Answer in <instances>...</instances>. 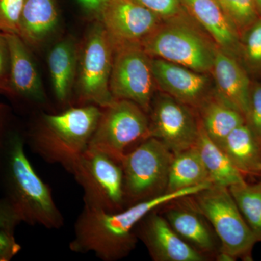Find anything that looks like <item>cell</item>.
<instances>
[{"mask_svg":"<svg viewBox=\"0 0 261 261\" xmlns=\"http://www.w3.org/2000/svg\"><path fill=\"white\" fill-rule=\"evenodd\" d=\"M256 1L257 8H258L259 11H260L261 14V0H255Z\"/></svg>","mask_w":261,"mask_h":261,"instance_id":"e575fe53","label":"cell"},{"mask_svg":"<svg viewBox=\"0 0 261 261\" xmlns=\"http://www.w3.org/2000/svg\"><path fill=\"white\" fill-rule=\"evenodd\" d=\"M58 23L56 0H25L18 36L29 47H37L56 32Z\"/></svg>","mask_w":261,"mask_h":261,"instance_id":"d6986e66","label":"cell"},{"mask_svg":"<svg viewBox=\"0 0 261 261\" xmlns=\"http://www.w3.org/2000/svg\"><path fill=\"white\" fill-rule=\"evenodd\" d=\"M84 192V205L116 212L126 202L121 161L89 146L71 172Z\"/></svg>","mask_w":261,"mask_h":261,"instance_id":"52a82bcc","label":"cell"},{"mask_svg":"<svg viewBox=\"0 0 261 261\" xmlns=\"http://www.w3.org/2000/svg\"><path fill=\"white\" fill-rule=\"evenodd\" d=\"M195 147L213 185L229 188L245 182L243 173L233 164L224 149L211 140L200 123Z\"/></svg>","mask_w":261,"mask_h":261,"instance_id":"44dd1931","label":"cell"},{"mask_svg":"<svg viewBox=\"0 0 261 261\" xmlns=\"http://www.w3.org/2000/svg\"><path fill=\"white\" fill-rule=\"evenodd\" d=\"M112 40L100 21H94L79 45L75 88L78 101L103 108L115 100L110 90Z\"/></svg>","mask_w":261,"mask_h":261,"instance_id":"8992f818","label":"cell"},{"mask_svg":"<svg viewBox=\"0 0 261 261\" xmlns=\"http://www.w3.org/2000/svg\"><path fill=\"white\" fill-rule=\"evenodd\" d=\"M197 111L201 126L211 140L221 147L228 135L245 123L243 114L215 92Z\"/></svg>","mask_w":261,"mask_h":261,"instance_id":"ffe728a7","label":"cell"},{"mask_svg":"<svg viewBox=\"0 0 261 261\" xmlns=\"http://www.w3.org/2000/svg\"><path fill=\"white\" fill-rule=\"evenodd\" d=\"M189 15L216 45L240 61L241 38L216 0H181ZM241 62V61H240Z\"/></svg>","mask_w":261,"mask_h":261,"instance_id":"e0dca14e","label":"cell"},{"mask_svg":"<svg viewBox=\"0 0 261 261\" xmlns=\"http://www.w3.org/2000/svg\"><path fill=\"white\" fill-rule=\"evenodd\" d=\"M20 245L15 241L12 231L0 230V261L10 260L20 251Z\"/></svg>","mask_w":261,"mask_h":261,"instance_id":"1f68e13d","label":"cell"},{"mask_svg":"<svg viewBox=\"0 0 261 261\" xmlns=\"http://www.w3.org/2000/svg\"><path fill=\"white\" fill-rule=\"evenodd\" d=\"M20 221L18 215L8 200L0 202V230L12 231Z\"/></svg>","mask_w":261,"mask_h":261,"instance_id":"d6a6232c","label":"cell"},{"mask_svg":"<svg viewBox=\"0 0 261 261\" xmlns=\"http://www.w3.org/2000/svg\"><path fill=\"white\" fill-rule=\"evenodd\" d=\"M192 205L214 228L221 251L236 260H251L256 239L227 187L212 186L192 195Z\"/></svg>","mask_w":261,"mask_h":261,"instance_id":"5b68a950","label":"cell"},{"mask_svg":"<svg viewBox=\"0 0 261 261\" xmlns=\"http://www.w3.org/2000/svg\"><path fill=\"white\" fill-rule=\"evenodd\" d=\"M162 20L174 18L186 13L181 0H134Z\"/></svg>","mask_w":261,"mask_h":261,"instance_id":"f546056e","label":"cell"},{"mask_svg":"<svg viewBox=\"0 0 261 261\" xmlns=\"http://www.w3.org/2000/svg\"><path fill=\"white\" fill-rule=\"evenodd\" d=\"M240 38L261 17L255 0H216Z\"/></svg>","mask_w":261,"mask_h":261,"instance_id":"484cf974","label":"cell"},{"mask_svg":"<svg viewBox=\"0 0 261 261\" xmlns=\"http://www.w3.org/2000/svg\"><path fill=\"white\" fill-rule=\"evenodd\" d=\"M141 47L161 58L211 74L218 46L188 13L162 20Z\"/></svg>","mask_w":261,"mask_h":261,"instance_id":"277c9868","label":"cell"},{"mask_svg":"<svg viewBox=\"0 0 261 261\" xmlns=\"http://www.w3.org/2000/svg\"><path fill=\"white\" fill-rule=\"evenodd\" d=\"M173 207L166 212L165 219L187 243L200 252H211L216 248L214 237L203 216L193 206Z\"/></svg>","mask_w":261,"mask_h":261,"instance_id":"7402d4cb","label":"cell"},{"mask_svg":"<svg viewBox=\"0 0 261 261\" xmlns=\"http://www.w3.org/2000/svg\"><path fill=\"white\" fill-rule=\"evenodd\" d=\"M260 184L261 185V173H260Z\"/></svg>","mask_w":261,"mask_h":261,"instance_id":"d590c367","label":"cell"},{"mask_svg":"<svg viewBox=\"0 0 261 261\" xmlns=\"http://www.w3.org/2000/svg\"><path fill=\"white\" fill-rule=\"evenodd\" d=\"M240 60L254 74H261V17L241 36Z\"/></svg>","mask_w":261,"mask_h":261,"instance_id":"4316f807","label":"cell"},{"mask_svg":"<svg viewBox=\"0 0 261 261\" xmlns=\"http://www.w3.org/2000/svg\"><path fill=\"white\" fill-rule=\"evenodd\" d=\"M149 114V137L161 141L173 154L195 146L200 120L193 108L160 92Z\"/></svg>","mask_w":261,"mask_h":261,"instance_id":"8fae6325","label":"cell"},{"mask_svg":"<svg viewBox=\"0 0 261 261\" xmlns=\"http://www.w3.org/2000/svg\"><path fill=\"white\" fill-rule=\"evenodd\" d=\"M137 237L145 244L156 261H203L202 252L187 243L168 224L167 220L154 211L140 222Z\"/></svg>","mask_w":261,"mask_h":261,"instance_id":"5bb4252c","label":"cell"},{"mask_svg":"<svg viewBox=\"0 0 261 261\" xmlns=\"http://www.w3.org/2000/svg\"><path fill=\"white\" fill-rule=\"evenodd\" d=\"M84 11L94 21H100L103 11L107 6L109 0H76Z\"/></svg>","mask_w":261,"mask_h":261,"instance_id":"836d02e7","label":"cell"},{"mask_svg":"<svg viewBox=\"0 0 261 261\" xmlns=\"http://www.w3.org/2000/svg\"><path fill=\"white\" fill-rule=\"evenodd\" d=\"M173 153L161 141L149 137L121 160L126 202L133 204L166 192Z\"/></svg>","mask_w":261,"mask_h":261,"instance_id":"ba28073f","label":"cell"},{"mask_svg":"<svg viewBox=\"0 0 261 261\" xmlns=\"http://www.w3.org/2000/svg\"><path fill=\"white\" fill-rule=\"evenodd\" d=\"M209 182L205 166L194 146L173 154L165 192L179 191Z\"/></svg>","mask_w":261,"mask_h":261,"instance_id":"cb8c5ba5","label":"cell"},{"mask_svg":"<svg viewBox=\"0 0 261 261\" xmlns=\"http://www.w3.org/2000/svg\"><path fill=\"white\" fill-rule=\"evenodd\" d=\"M152 73L158 90L171 96L194 110L214 93V80L183 65L152 58Z\"/></svg>","mask_w":261,"mask_h":261,"instance_id":"4fadbf2b","label":"cell"},{"mask_svg":"<svg viewBox=\"0 0 261 261\" xmlns=\"http://www.w3.org/2000/svg\"><path fill=\"white\" fill-rule=\"evenodd\" d=\"M110 90L115 99H126L149 113L156 94L152 57L140 45H113Z\"/></svg>","mask_w":261,"mask_h":261,"instance_id":"30bf717a","label":"cell"},{"mask_svg":"<svg viewBox=\"0 0 261 261\" xmlns=\"http://www.w3.org/2000/svg\"><path fill=\"white\" fill-rule=\"evenodd\" d=\"M211 75L216 94L246 119L252 84L241 62L218 47Z\"/></svg>","mask_w":261,"mask_h":261,"instance_id":"2e32d148","label":"cell"},{"mask_svg":"<svg viewBox=\"0 0 261 261\" xmlns=\"http://www.w3.org/2000/svg\"><path fill=\"white\" fill-rule=\"evenodd\" d=\"M102 108L71 107L57 114L44 113L30 135L32 149L44 161L58 163L70 173L88 149Z\"/></svg>","mask_w":261,"mask_h":261,"instance_id":"3957f363","label":"cell"},{"mask_svg":"<svg viewBox=\"0 0 261 261\" xmlns=\"http://www.w3.org/2000/svg\"><path fill=\"white\" fill-rule=\"evenodd\" d=\"M162 19L134 0H109L100 22L113 45H142Z\"/></svg>","mask_w":261,"mask_h":261,"instance_id":"7c38bea8","label":"cell"},{"mask_svg":"<svg viewBox=\"0 0 261 261\" xmlns=\"http://www.w3.org/2000/svg\"><path fill=\"white\" fill-rule=\"evenodd\" d=\"M245 123L261 146V82L252 84Z\"/></svg>","mask_w":261,"mask_h":261,"instance_id":"f1b7e54d","label":"cell"},{"mask_svg":"<svg viewBox=\"0 0 261 261\" xmlns=\"http://www.w3.org/2000/svg\"><path fill=\"white\" fill-rule=\"evenodd\" d=\"M211 186L209 182L179 191L164 192L116 212L84 205L75 221L69 249L75 253L92 252L103 261L121 260L135 248L137 238L135 229L145 216L161 206Z\"/></svg>","mask_w":261,"mask_h":261,"instance_id":"6da1fadb","label":"cell"},{"mask_svg":"<svg viewBox=\"0 0 261 261\" xmlns=\"http://www.w3.org/2000/svg\"><path fill=\"white\" fill-rule=\"evenodd\" d=\"M257 242H261V185L246 181L228 188Z\"/></svg>","mask_w":261,"mask_h":261,"instance_id":"d4e9b609","label":"cell"},{"mask_svg":"<svg viewBox=\"0 0 261 261\" xmlns=\"http://www.w3.org/2000/svg\"><path fill=\"white\" fill-rule=\"evenodd\" d=\"M10 68L9 45L5 33L0 32V91L5 92L8 86Z\"/></svg>","mask_w":261,"mask_h":261,"instance_id":"4dcf8cb0","label":"cell"},{"mask_svg":"<svg viewBox=\"0 0 261 261\" xmlns=\"http://www.w3.org/2000/svg\"><path fill=\"white\" fill-rule=\"evenodd\" d=\"M25 0H0V32L18 35Z\"/></svg>","mask_w":261,"mask_h":261,"instance_id":"83f0119b","label":"cell"},{"mask_svg":"<svg viewBox=\"0 0 261 261\" xmlns=\"http://www.w3.org/2000/svg\"><path fill=\"white\" fill-rule=\"evenodd\" d=\"M79 44L71 37L62 39L51 48L47 63L53 92L62 104L70 102L76 80Z\"/></svg>","mask_w":261,"mask_h":261,"instance_id":"ac0fdd59","label":"cell"},{"mask_svg":"<svg viewBox=\"0 0 261 261\" xmlns=\"http://www.w3.org/2000/svg\"><path fill=\"white\" fill-rule=\"evenodd\" d=\"M149 137L148 113L135 102L115 99L102 108L89 146L121 161L130 146Z\"/></svg>","mask_w":261,"mask_h":261,"instance_id":"9c48e42d","label":"cell"},{"mask_svg":"<svg viewBox=\"0 0 261 261\" xmlns=\"http://www.w3.org/2000/svg\"><path fill=\"white\" fill-rule=\"evenodd\" d=\"M5 183L8 199L20 220L33 226L60 229L64 217L50 188L36 172L18 132L8 135L5 144Z\"/></svg>","mask_w":261,"mask_h":261,"instance_id":"7a4b0ae2","label":"cell"},{"mask_svg":"<svg viewBox=\"0 0 261 261\" xmlns=\"http://www.w3.org/2000/svg\"><path fill=\"white\" fill-rule=\"evenodd\" d=\"M221 148L243 174L261 173V146L246 123L228 135Z\"/></svg>","mask_w":261,"mask_h":261,"instance_id":"603a6c76","label":"cell"},{"mask_svg":"<svg viewBox=\"0 0 261 261\" xmlns=\"http://www.w3.org/2000/svg\"><path fill=\"white\" fill-rule=\"evenodd\" d=\"M5 36L9 45L10 68L4 93L15 99L44 104L47 96L30 47L17 34H5Z\"/></svg>","mask_w":261,"mask_h":261,"instance_id":"9a60e30c","label":"cell"}]
</instances>
